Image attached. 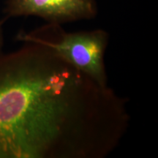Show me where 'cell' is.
Wrapping results in <instances>:
<instances>
[{
  "instance_id": "obj_3",
  "label": "cell",
  "mask_w": 158,
  "mask_h": 158,
  "mask_svg": "<svg viewBox=\"0 0 158 158\" xmlns=\"http://www.w3.org/2000/svg\"><path fill=\"white\" fill-rule=\"evenodd\" d=\"M5 20L2 19L0 21V53L2 52V48L3 45V31H2V25Z\"/></svg>"
},
{
  "instance_id": "obj_1",
  "label": "cell",
  "mask_w": 158,
  "mask_h": 158,
  "mask_svg": "<svg viewBox=\"0 0 158 158\" xmlns=\"http://www.w3.org/2000/svg\"><path fill=\"white\" fill-rule=\"evenodd\" d=\"M16 40L22 43H38L53 49L100 85L108 86L104 57L109 35L103 29L67 32L60 24L48 23L29 32L20 31Z\"/></svg>"
},
{
  "instance_id": "obj_2",
  "label": "cell",
  "mask_w": 158,
  "mask_h": 158,
  "mask_svg": "<svg viewBox=\"0 0 158 158\" xmlns=\"http://www.w3.org/2000/svg\"><path fill=\"white\" fill-rule=\"evenodd\" d=\"M4 19L37 16L48 23L62 24L89 20L98 15L96 0H5Z\"/></svg>"
}]
</instances>
